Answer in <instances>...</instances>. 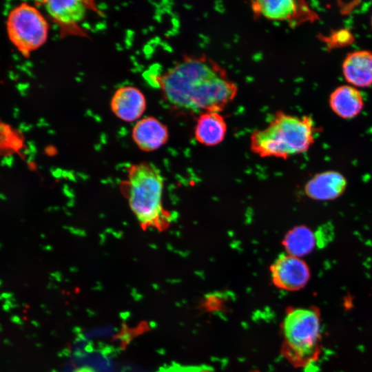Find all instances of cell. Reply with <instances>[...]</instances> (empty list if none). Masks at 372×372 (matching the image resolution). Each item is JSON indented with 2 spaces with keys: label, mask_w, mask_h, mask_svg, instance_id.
Listing matches in <instances>:
<instances>
[{
  "label": "cell",
  "mask_w": 372,
  "mask_h": 372,
  "mask_svg": "<svg viewBox=\"0 0 372 372\" xmlns=\"http://www.w3.org/2000/svg\"><path fill=\"white\" fill-rule=\"evenodd\" d=\"M353 39V37L350 32L347 30H340L338 32L333 33L331 37V41L334 45H345L349 44Z\"/></svg>",
  "instance_id": "2e32d148"
},
{
  "label": "cell",
  "mask_w": 372,
  "mask_h": 372,
  "mask_svg": "<svg viewBox=\"0 0 372 372\" xmlns=\"http://www.w3.org/2000/svg\"><path fill=\"white\" fill-rule=\"evenodd\" d=\"M227 132V124L221 112H205L196 116L194 128V138L205 146H215L223 141Z\"/></svg>",
  "instance_id": "30bf717a"
},
{
  "label": "cell",
  "mask_w": 372,
  "mask_h": 372,
  "mask_svg": "<svg viewBox=\"0 0 372 372\" xmlns=\"http://www.w3.org/2000/svg\"><path fill=\"white\" fill-rule=\"evenodd\" d=\"M136 146L144 152H153L163 146L169 139L167 126L154 116L139 119L132 131Z\"/></svg>",
  "instance_id": "9c48e42d"
},
{
  "label": "cell",
  "mask_w": 372,
  "mask_h": 372,
  "mask_svg": "<svg viewBox=\"0 0 372 372\" xmlns=\"http://www.w3.org/2000/svg\"><path fill=\"white\" fill-rule=\"evenodd\" d=\"M342 72L346 81L353 87L372 85V52L358 50L349 53L343 61Z\"/></svg>",
  "instance_id": "7c38bea8"
},
{
  "label": "cell",
  "mask_w": 372,
  "mask_h": 372,
  "mask_svg": "<svg viewBox=\"0 0 372 372\" xmlns=\"http://www.w3.org/2000/svg\"><path fill=\"white\" fill-rule=\"evenodd\" d=\"M251 12L256 19L285 22L290 26L313 20L316 15L302 1L256 0L250 2Z\"/></svg>",
  "instance_id": "8992f818"
},
{
  "label": "cell",
  "mask_w": 372,
  "mask_h": 372,
  "mask_svg": "<svg viewBox=\"0 0 372 372\" xmlns=\"http://www.w3.org/2000/svg\"><path fill=\"white\" fill-rule=\"evenodd\" d=\"M147 107L146 98L138 87L125 85L118 88L110 100L113 114L125 122L138 121Z\"/></svg>",
  "instance_id": "ba28073f"
},
{
  "label": "cell",
  "mask_w": 372,
  "mask_h": 372,
  "mask_svg": "<svg viewBox=\"0 0 372 372\" xmlns=\"http://www.w3.org/2000/svg\"><path fill=\"white\" fill-rule=\"evenodd\" d=\"M282 332V354L295 367H305L318 359L322 340L318 308H289L283 319Z\"/></svg>",
  "instance_id": "277c9868"
},
{
  "label": "cell",
  "mask_w": 372,
  "mask_h": 372,
  "mask_svg": "<svg viewBox=\"0 0 372 372\" xmlns=\"http://www.w3.org/2000/svg\"><path fill=\"white\" fill-rule=\"evenodd\" d=\"M163 178L148 162L132 165L121 187L130 207L141 227L165 230L170 215L163 205Z\"/></svg>",
  "instance_id": "3957f363"
},
{
  "label": "cell",
  "mask_w": 372,
  "mask_h": 372,
  "mask_svg": "<svg viewBox=\"0 0 372 372\" xmlns=\"http://www.w3.org/2000/svg\"><path fill=\"white\" fill-rule=\"evenodd\" d=\"M155 81L171 107L196 116L222 112L238 91L225 69L205 54L183 56Z\"/></svg>",
  "instance_id": "6da1fadb"
},
{
  "label": "cell",
  "mask_w": 372,
  "mask_h": 372,
  "mask_svg": "<svg viewBox=\"0 0 372 372\" xmlns=\"http://www.w3.org/2000/svg\"><path fill=\"white\" fill-rule=\"evenodd\" d=\"M201 372H211V371H201Z\"/></svg>",
  "instance_id": "ac0fdd59"
},
{
  "label": "cell",
  "mask_w": 372,
  "mask_h": 372,
  "mask_svg": "<svg viewBox=\"0 0 372 372\" xmlns=\"http://www.w3.org/2000/svg\"><path fill=\"white\" fill-rule=\"evenodd\" d=\"M76 372H94V371L91 370L90 369L81 368V369H79V370H78Z\"/></svg>",
  "instance_id": "e0dca14e"
},
{
  "label": "cell",
  "mask_w": 372,
  "mask_h": 372,
  "mask_svg": "<svg viewBox=\"0 0 372 372\" xmlns=\"http://www.w3.org/2000/svg\"><path fill=\"white\" fill-rule=\"evenodd\" d=\"M329 105L338 116L352 118L362 111L364 101L358 88L350 85H344L335 89L331 94Z\"/></svg>",
  "instance_id": "5bb4252c"
},
{
  "label": "cell",
  "mask_w": 372,
  "mask_h": 372,
  "mask_svg": "<svg viewBox=\"0 0 372 372\" xmlns=\"http://www.w3.org/2000/svg\"><path fill=\"white\" fill-rule=\"evenodd\" d=\"M7 30L14 46L28 56L46 42L49 25L36 7L23 3L9 14Z\"/></svg>",
  "instance_id": "5b68a950"
},
{
  "label": "cell",
  "mask_w": 372,
  "mask_h": 372,
  "mask_svg": "<svg viewBox=\"0 0 372 372\" xmlns=\"http://www.w3.org/2000/svg\"><path fill=\"white\" fill-rule=\"evenodd\" d=\"M271 279L278 288L285 291H298L308 283L311 273L307 264L288 254L280 255L269 268Z\"/></svg>",
  "instance_id": "52a82bcc"
},
{
  "label": "cell",
  "mask_w": 372,
  "mask_h": 372,
  "mask_svg": "<svg viewBox=\"0 0 372 372\" xmlns=\"http://www.w3.org/2000/svg\"><path fill=\"white\" fill-rule=\"evenodd\" d=\"M371 24H372V17H371Z\"/></svg>",
  "instance_id": "d6986e66"
},
{
  "label": "cell",
  "mask_w": 372,
  "mask_h": 372,
  "mask_svg": "<svg viewBox=\"0 0 372 372\" xmlns=\"http://www.w3.org/2000/svg\"><path fill=\"white\" fill-rule=\"evenodd\" d=\"M311 117L278 110L267 125L254 130L250 149L260 157L286 159L307 151L314 142L315 127Z\"/></svg>",
  "instance_id": "7a4b0ae2"
},
{
  "label": "cell",
  "mask_w": 372,
  "mask_h": 372,
  "mask_svg": "<svg viewBox=\"0 0 372 372\" xmlns=\"http://www.w3.org/2000/svg\"><path fill=\"white\" fill-rule=\"evenodd\" d=\"M347 180L335 171L319 173L311 178L304 187L307 196L318 200H330L338 198L344 191Z\"/></svg>",
  "instance_id": "8fae6325"
},
{
  "label": "cell",
  "mask_w": 372,
  "mask_h": 372,
  "mask_svg": "<svg viewBox=\"0 0 372 372\" xmlns=\"http://www.w3.org/2000/svg\"><path fill=\"white\" fill-rule=\"evenodd\" d=\"M52 19L63 31L76 28L85 17L88 5L84 1H45L42 2Z\"/></svg>",
  "instance_id": "4fadbf2b"
},
{
  "label": "cell",
  "mask_w": 372,
  "mask_h": 372,
  "mask_svg": "<svg viewBox=\"0 0 372 372\" xmlns=\"http://www.w3.org/2000/svg\"><path fill=\"white\" fill-rule=\"evenodd\" d=\"M282 245L288 255L300 258L310 254L317 245L316 234L306 226H297L284 237Z\"/></svg>",
  "instance_id": "9a60e30c"
}]
</instances>
